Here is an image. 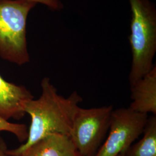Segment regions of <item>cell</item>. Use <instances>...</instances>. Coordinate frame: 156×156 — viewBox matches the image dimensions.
Returning a JSON list of instances; mask_svg holds the SVG:
<instances>
[{"mask_svg": "<svg viewBox=\"0 0 156 156\" xmlns=\"http://www.w3.org/2000/svg\"><path fill=\"white\" fill-rule=\"evenodd\" d=\"M41 87L39 98L29 101L25 106L26 113L31 117L28 138L17 148L8 149L10 156L19 153L49 135L57 134L69 138L73 117L82 97L75 91L67 97L59 94L47 77L42 79Z\"/></svg>", "mask_w": 156, "mask_h": 156, "instance_id": "1", "label": "cell"}, {"mask_svg": "<svg viewBox=\"0 0 156 156\" xmlns=\"http://www.w3.org/2000/svg\"><path fill=\"white\" fill-rule=\"evenodd\" d=\"M131 9L129 41L132 62L129 74L130 86L143 78L156 65V8L151 0H128Z\"/></svg>", "mask_w": 156, "mask_h": 156, "instance_id": "2", "label": "cell"}, {"mask_svg": "<svg viewBox=\"0 0 156 156\" xmlns=\"http://www.w3.org/2000/svg\"><path fill=\"white\" fill-rule=\"evenodd\" d=\"M37 4L26 0H0V57L23 66L30 61L26 37L30 12Z\"/></svg>", "mask_w": 156, "mask_h": 156, "instance_id": "3", "label": "cell"}, {"mask_svg": "<svg viewBox=\"0 0 156 156\" xmlns=\"http://www.w3.org/2000/svg\"><path fill=\"white\" fill-rule=\"evenodd\" d=\"M113 111L112 105L89 109L79 107L69 138L81 156H95L109 131Z\"/></svg>", "mask_w": 156, "mask_h": 156, "instance_id": "4", "label": "cell"}, {"mask_svg": "<svg viewBox=\"0 0 156 156\" xmlns=\"http://www.w3.org/2000/svg\"><path fill=\"white\" fill-rule=\"evenodd\" d=\"M148 117L128 107L113 110L108 138L95 156H117L125 153L143 133Z\"/></svg>", "mask_w": 156, "mask_h": 156, "instance_id": "5", "label": "cell"}, {"mask_svg": "<svg viewBox=\"0 0 156 156\" xmlns=\"http://www.w3.org/2000/svg\"><path fill=\"white\" fill-rule=\"evenodd\" d=\"M33 98L24 86L9 82L0 74V118L6 121L21 119L26 114L27 102Z\"/></svg>", "mask_w": 156, "mask_h": 156, "instance_id": "6", "label": "cell"}, {"mask_svg": "<svg viewBox=\"0 0 156 156\" xmlns=\"http://www.w3.org/2000/svg\"><path fill=\"white\" fill-rule=\"evenodd\" d=\"M132 102L129 108L140 113L156 114V66L131 86Z\"/></svg>", "mask_w": 156, "mask_h": 156, "instance_id": "7", "label": "cell"}, {"mask_svg": "<svg viewBox=\"0 0 156 156\" xmlns=\"http://www.w3.org/2000/svg\"><path fill=\"white\" fill-rule=\"evenodd\" d=\"M12 156H82L71 139L62 135H49Z\"/></svg>", "mask_w": 156, "mask_h": 156, "instance_id": "8", "label": "cell"}, {"mask_svg": "<svg viewBox=\"0 0 156 156\" xmlns=\"http://www.w3.org/2000/svg\"><path fill=\"white\" fill-rule=\"evenodd\" d=\"M143 137L131 145L124 153V156H156V116H149Z\"/></svg>", "mask_w": 156, "mask_h": 156, "instance_id": "9", "label": "cell"}, {"mask_svg": "<svg viewBox=\"0 0 156 156\" xmlns=\"http://www.w3.org/2000/svg\"><path fill=\"white\" fill-rule=\"evenodd\" d=\"M1 131L14 135L20 142H25L28 138V128L26 124L12 123L0 118V132Z\"/></svg>", "mask_w": 156, "mask_h": 156, "instance_id": "10", "label": "cell"}, {"mask_svg": "<svg viewBox=\"0 0 156 156\" xmlns=\"http://www.w3.org/2000/svg\"><path fill=\"white\" fill-rule=\"evenodd\" d=\"M41 4L46 6L48 8L53 11H60L62 9L64 5L60 0H26Z\"/></svg>", "mask_w": 156, "mask_h": 156, "instance_id": "11", "label": "cell"}, {"mask_svg": "<svg viewBox=\"0 0 156 156\" xmlns=\"http://www.w3.org/2000/svg\"><path fill=\"white\" fill-rule=\"evenodd\" d=\"M8 146L5 140L0 136V156H10L8 153Z\"/></svg>", "mask_w": 156, "mask_h": 156, "instance_id": "12", "label": "cell"}, {"mask_svg": "<svg viewBox=\"0 0 156 156\" xmlns=\"http://www.w3.org/2000/svg\"><path fill=\"white\" fill-rule=\"evenodd\" d=\"M117 156H124V153H120V154H119V155Z\"/></svg>", "mask_w": 156, "mask_h": 156, "instance_id": "13", "label": "cell"}, {"mask_svg": "<svg viewBox=\"0 0 156 156\" xmlns=\"http://www.w3.org/2000/svg\"><path fill=\"white\" fill-rule=\"evenodd\" d=\"M0 133H1V132H0Z\"/></svg>", "mask_w": 156, "mask_h": 156, "instance_id": "14", "label": "cell"}]
</instances>
